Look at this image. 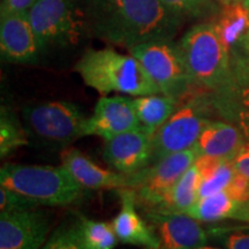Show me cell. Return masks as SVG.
Instances as JSON below:
<instances>
[{
    "label": "cell",
    "instance_id": "cell-1",
    "mask_svg": "<svg viewBox=\"0 0 249 249\" xmlns=\"http://www.w3.org/2000/svg\"><path fill=\"white\" fill-rule=\"evenodd\" d=\"M85 30L126 49L173 39L183 21L160 0H76Z\"/></svg>",
    "mask_w": 249,
    "mask_h": 249
},
{
    "label": "cell",
    "instance_id": "cell-2",
    "mask_svg": "<svg viewBox=\"0 0 249 249\" xmlns=\"http://www.w3.org/2000/svg\"><path fill=\"white\" fill-rule=\"evenodd\" d=\"M86 86L103 96L112 92L130 96L161 93L138 59L113 49H89L75 65Z\"/></svg>",
    "mask_w": 249,
    "mask_h": 249
},
{
    "label": "cell",
    "instance_id": "cell-3",
    "mask_svg": "<svg viewBox=\"0 0 249 249\" xmlns=\"http://www.w3.org/2000/svg\"><path fill=\"white\" fill-rule=\"evenodd\" d=\"M0 186L39 205L65 207L82 197L83 188L64 166L7 163L0 170Z\"/></svg>",
    "mask_w": 249,
    "mask_h": 249
},
{
    "label": "cell",
    "instance_id": "cell-4",
    "mask_svg": "<svg viewBox=\"0 0 249 249\" xmlns=\"http://www.w3.org/2000/svg\"><path fill=\"white\" fill-rule=\"evenodd\" d=\"M179 45L197 91H213L230 80L231 57L213 22L195 24L182 36Z\"/></svg>",
    "mask_w": 249,
    "mask_h": 249
},
{
    "label": "cell",
    "instance_id": "cell-5",
    "mask_svg": "<svg viewBox=\"0 0 249 249\" xmlns=\"http://www.w3.org/2000/svg\"><path fill=\"white\" fill-rule=\"evenodd\" d=\"M128 51L141 62L164 95L171 96L180 103L201 92L193 86L179 43L172 39L151 40L133 46Z\"/></svg>",
    "mask_w": 249,
    "mask_h": 249
},
{
    "label": "cell",
    "instance_id": "cell-6",
    "mask_svg": "<svg viewBox=\"0 0 249 249\" xmlns=\"http://www.w3.org/2000/svg\"><path fill=\"white\" fill-rule=\"evenodd\" d=\"M86 119L77 105L65 101L27 105L22 110L29 140L43 147L65 148L82 138Z\"/></svg>",
    "mask_w": 249,
    "mask_h": 249
},
{
    "label": "cell",
    "instance_id": "cell-7",
    "mask_svg": "<svg viewBox=\"0 0 249 249\" xmlns=\"http://www.w3.org/2000/svg\"><path fill=\"white\" fill-rule=\"evenodd\" d=\"M213 113L207 92H197L183 104L154 133L151 164L169 155L194 148ZM150 164V165H151Z\"/></svg>",
    "mask_w": 249,
    "mask_h": 249
},
{
    "label": "cell",
    "instance_id": "cell-8",
    "mask_svg": "<svg viewBox=\"0 0 249 249\" xmlns=\"http://www.w3.org/2000/svg\"><path fill=\"white\" fill-rule=\"evenodd\" d=\"M27 15L42 52L75 44L85 30L76 0H37Z\"/></svg>",
    "mask_w": 249,
    "mask_h": 249
},
{
    "label": "cell",
    "instance_id": "cell-9",
    "mask_svg": "<svg viewBox=\"0 0 249 249\" xmlns=\"http://www.w3.org/2000/svg\"><path fill=\"white\" fill-rule=\"evenodd\" d=\"M197 154L195 149L169 155L133 174V192L136 203L148 210L163 203L177 181L194 164Z\"/></svg>",
    "mask_w": 249,
    "mask_h": 249
},
{
    "label": "cell",
    "instance_id": "cell-10",
    "mask_svg": "<svg viewBox=\"0 0 249 249\" xmlns=\"http://www.w3.org/2000/svg\"><path fill=\"white\" fill-rule=\"evenodd\" d=\"M152 136L150 130L139 127L105 140V161L114 171L127 176L140 172L151 164Z\"/></svg>",
    "mask_w": 249,
    "mask_h": 249
},
{
    "label": "cell",
    "instance_id": "cell-11",
    "mask_svg": "<svg viewBox=\"0 0 249 249\" xmlns=\"http://www.w3.org/2000/svg\"><path fill=\"white\" fill-rule=\"evenodd\" d=\"M49 232V216L38 208L0 214V249H40Z\"/></svg>",
    "mask_w": 249,
    "mask_h": 249
},
{
    "label": "cell",
    "instance_id": "cell-12",
    "mask_svg": "<svg viewBox=\"0 0 249 249\" xmlns=\"http://www.w3.org/2000/svg\"><path fill=\"white\" fill-rule=\"evenodd\" d=\"M145 218L160 238V249H196L209 240L202 223L187 213L147 210Z\"/></svg>",
    "mask_w": 249,
    "mask_h": 249
},
{
    "label": "cell",
    "instance_id": "cell-13",
    "mask_svg": "<svg viewBox=\"0 0 249 249\" xmlns=\"http://www.w3.org/2000/svg\"><path fill=\"white\" fill-rule=\"evenodd\" d=\"M139 127L141 124L133 99L124 96H102L96 103L91 116L85 121L82 135H95L108 140Z\"/></svg>",
    "mask_w": 249,
    "mask_h": 249
},
{
    "label": "cell",
    "instance_id": "cell-14",
    "mask_svg": "<svg viewBox=\"0 0 249 249\" xmlns=\"http://www.w3.org/2000/svg\"><path fill=\"white\" fill-rule=\"evenodd\" d=\"M207 98L213 112L235 124L249 142V74L231 73L225 85L207 92Z\"/></svg>",
    "mask_w": 249,
    "mask_h": 249
},
{
    "label": "cell",
    "instance_id": "cell-15",
    "mask_svg": "<svg viewBox=\"0 0 249 249\" xmlns=\"http://www.w3.org/2000/svg\"><path fill=\"white\" fill-rule=\"evenodd\" d=\"M0 53L12 64H35L40 53L38 40L27 14L0 15Z\"/></svg>",
    "mask_w": 249,
    "mask_h": 249
},
{
    "label": "cell",
    "instance_id": "cell-16",
    "mask_svg": "<svg viewBox=\"0 0 249 249\" xmlns=\"http://www.w3.org/2000/svg\"><path fill=\"white\" fill-rule=\"evenodd\" d=\"M60 158L62 166L83 189L133 188V174L103 169L77 149H65Z\"/></svg>",
    "mask_w": 249,
    "mask_h": 249
},
{
    "label": "cell",
    "instance_id": "cell-17",
    "mask_svg": "<svg viewBox=\"0 0 249 249\" xmlns=\"http://www.w3.org/2000/svg\"><path fill=\"white\" fill-rule=\"evenodd\" d=\"M120 196V210L112 219L111 225L123 244L144 248L160 249V241L155 230L138 213V203L133 189H117Z\"/></svg>",
    "mask_w": 249,
    "mask_h": 249
},
{
    "label": "cell",
    "instance_id": "cell-18",
    "mask_svg": "<svg viewBox=\"0 0 249 249\" xmlns=\"http://www.w3.org/2000/svg\"><path fill=\"white\" fill-rule=\"evenodd\" d=\"M246 140L240 129L229 121L210 120L204 126L194 149L197 156H210L231 161Z\"/></svg>",
    "mask_w": 249,
    "mask_h": 249
},
{
    "label": "cell",
    "instance_id": "cell-19",
    "mask_svg": "<svg viewBox=\"0 0 249 249\" xmlns=\"http://www.w3.org/2000/svg\"><path fill=\"white\" fill-rule=\"evenodd\" d=\"M211 22L230 52L249 30V11L244 1L222 5Z\"/></svg>",
    "mask_w": 249,
    "mask_h": 249
},
{
    "label": "cell",
    "instance_id": "cell-20",
    "mask_svg": "<svg viewBox=\"0 0 249 249\" xmlns=\"http://www.w3.org/2000/svg\"><path fill=\"white\" fill-rule=\"evenodd\" d=\"M241 203L231 197L225 191L197 198L185 213L202 224H216L226 219H236Z\"/></svg>",
    "mask_w": 249,
    "mask_h": 249
},
{
    "label": "cell",
    "instance_id": "cell-21",
    "mask_svg": "<svg viewBox=\"0 0 249 249\" xmlns=\"http://www.w3.org/2000/svg\"><path fill=\"white\" fill-rule=\"evenodd\" d=\"M140 124L155 133L176 112L179 102L164 93L138 96L133 99Z\"/></svg>",
    "mask_w": 249,
    "mask_h": 249
},
{
    "label": "cell",
    "instance_id": "cell-22",
    "mask_svg": "<svg viewBox=\"0 0 249 249\" xmlns=\"http://www.w3.org/2000/svg\"><path fill=\"white\" fill-rule=\"evenodd\" d=\"M201 177L194 164L182 174L181 178L172 187L169 194L160 207L151 210L169 211L185 213L193 207L198 198V187Z\"/></svg>",
    "mask_w": 249,
    "mask_h": 249
},
{
    "label": "cell",
    "instance_id": "cell-23",
    "mask_svg": "<svg viewBox=\"0 0 249 249\" xmlns=\"http://www.w3.org/2000/svg\"><path fill=\"white\" fill-rule=\"evenodd\" d=\"M76 225L83 249H113L119 241L111 223L80 216Z\"/></svg>",
    "mask_w": 249,
    "mask_h": 249
},
{
    "label": "cell",
    "instance_id": "cell-24",
    "mask_svg": "<svg viewBox=\"0 0 249 249\" xmlns=\"http://www.w3.org/2000/svg\"><path fill=\"white\" fill-rule=\"evenodd\" d=\"M29 136L17 116L8 107H1L0 114V156L5 158L23 145L29 144Z\"/></svg>",
    "mask_w": 249,
    "mask_h": 249
},
{
    "label": "cell",
    "instance_id": "cell-25",
    "mask_svg": "<svg viewBox=\"0 0 249 249\" xmlns=\"http://www.w3.org/2000/svg\"><path fill=\"white\" fill-rule=\"evenodd\" d=\"M165 7L181 20L214 18L222 4L219 0H160Z\"/></svg>",
    "mask_w": 249,
    "mask_h": 249
},
{
    "label": "cell",
    "instance_id": "cell-26",
    "mask_svg": "<svg viewBox=\"0 0 249 249\" xmlns=\"http://www.w3.org/2000/svg\"><path fill=\"white\" fill-rule=\"evenodd\" d=\"M207 232L209 239H213L224 249H249V224H210Z\"/></svg>",
    "mask_w": 249,
    "mask_h": 249
},
{
    "label": "cell",
    "instance_id": "cell-27",
    "mask_svg": "<svg viewBox=\"0 0 249 249\" xmlns=\"http://www.w3.org/2000/svg\"><path fill=\"white\" fill-rule=\"evenodd\" d=\"M234 174L235 170L231 161L224 160L210 177L202 180L198 187V198L225 191Z\"/></svg>",
    "mask_w": 249,
    "mask_h": 249
},
{
    "label": "cell",
    "instance_id": "cell-28",
    "mask_svg": "<svg viewBox=\"0 0 249 249\" xmlns=\"http://www.w3.org/2000/svg\"><path fill=\"white\" fill-rule=\"evenodd\" d=\"M40 249H83L76 224L59 226Z\"/></svg>",
    "mask_w": 249,
    "mask_h": 249
},
{
    "label": "cell",
    "instance_id": "cell-29",
    "mask_svg": "<svg viewBox=\"0 0 249 249\" xmlns=\"http://www.w3.org/2000/svg\"><path fill=\"white\" fill-rule=\"evenodd\" d=\"M38 207L39 204H37L35 201L30 200L17 192L11 191L6 187L0 186V214L35 209Z\"/></svg>",
    "mask_w": 249,
    "mask_h": 249
},
{
    "label": "cell",
    "instance_id": "cell-30",
    "mask_svg": "<svg viewBox=\"0 0 249 249\" xmlns=\"http://www.w3.org/2000/svg\"><path fill=\"white\" fill-rule=\"evenodd\" d=\"M231 71L234 74H249V30L230 51Z\"/></svg>",
    "mask_w": 249,
    "mask_h": 249
},
{
    "label": "cell",
    "instance_id": "cell-31",
    "mask_svg": "<svg viewBox=\"0 0 249 249\" xmlns=\"http://www.w3.org/2000/svg\"><path fill=\"white\" fill-rule=\"evenodd\" d=\"M225 192L239 203L244 204L249 201V180L235 171L234 177L227 186Z\"/></svg>",
    "mask_w": 249,
    "mask_h": 249
},
{
    "label": "cell",
    "instance_id": "cell-32",
    "mask_svg": "<svg viewBox=\"0 0 249 249\" xmlns=\"http://www.w3.org/2000/svg\"><path fill=\"white\" fill-rule=\"evenodd\" d=\"M37 0H1L0 15L27 14Z\"/></svg>",
    "mask_w": 249,
    "mask_h": 249
},
{
    "label": "cell",
    "instance_id": "cell-33",
    "mask_svg": "<svg viewBox=\"0 0 249 249\" xmlns=\"http://www.w3.org/2000/svg\"><path fill=\"white\" fill-rule=\"evenodd\" d=\"M231 163L234 170L249 180V142L246 141L236 152Z\"/></svg>",
    "mask_w": 249,
    "mask_h": 249
},
{
    "label": "cell",
    "instance_id": "cell-34",
    "mask_svg": "<svg viewBox=\"0 0 249 249\" xmlns=\"http://www.w3.org/2000/svg\"><path fill=\"white\" fill-rule=\"evenodd\" d=\"M239 222H245L249 224V201L246 202V203L242 204L240 211H239L238 216H236V219Z\"/></svg>",
    "mask_w": 249,
    "mask_h": 249
},
{
    "label": "cell",
    "instance_id": "cell-35",
    "mask_svg": "<svg viewBox=\"0 0 249 249\" xmlns=\"http://www.w3.org/2000/svg\"><path fill=\"white\" fill-rule=\"evenodd\" d=\"M220 4L222 5H226V4H232V2H239V1H244V0H219Z\"/></svg>",
    "mask_w": 249,
    "mask_h": 249
},
{
    "label": "cell",
    "instance_id": "cell-36",
    "mask_svg": "<svg viewBox=\"0 0 249 249\" xmlns=\"http://www.w3.org/2000/svg\"><path fill=\"white\" fill-rule=\"evenodd\" d=\"M196 249H224V248L213 247V246H208V245H205V246H202V247H200V248H196Z\"/></svg>",
    "mask_w": 249,
    "mask_h": 249
},
{
    "label": "cell",
    "instance_id": "cell-37",
    "mask_svg": "<svg viewBox=\"0 0 249 249\" xmlns=\"http://www.w3.org/2000/svg\"><path fill=\"white\" fill-rule=\"evenodd\" d=\"M244 4L246 5V7H247L249 11V0H244Z\"/></svg>",
    "mask_w": 249,
    "mask_h": 249
},
{
    "label": "cell",
    "instance_id": "cell-38",
    "mask_svg": "<svg viewBox=\"0 0 249 249\" xmlns=\"http://www.w3.org/2000/svg\"><path fill=\"white\" fill-rule=\"evenodd\" d=\"M144 249H154V248H144Z\"/></svg>",
    "mask_w": 249,
    "mask_h": 249
}]
</instances>
